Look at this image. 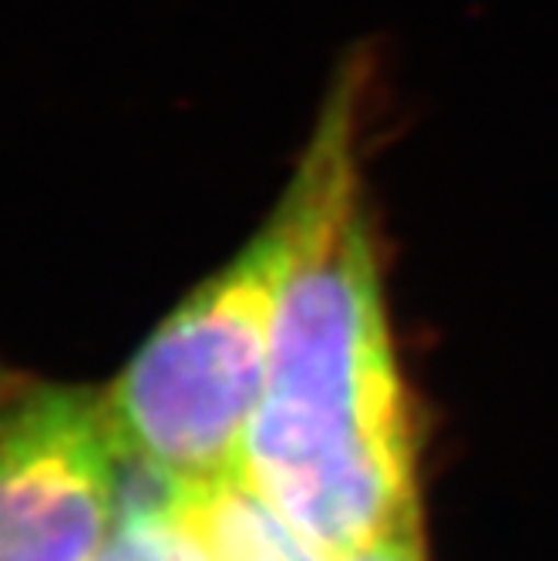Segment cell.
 <instances>
[{"label": "cell", "instance_id": "cell-1", "mask_svg": "<svg viewBox=\"0 0 558 561\" xmlns=\"http://www.w3.org/2000/svg\"><path fill=\"white\" fill-rule=\"evenodd\" d=\"M357 65H343L293 182L303 232L239 474L327 558L418 525L414 431L361 185Z\"/></svg>", "mask_w": 558, "mask_h": 561}, {"label": "cell", "instance_id": "cell-2", "mask_svg": "<svg viewBox=\"0 0 558 561\" xmlns=\"http://www.w3.org/2000/svg\"><path fill=\"white\" fill-rule=\"evenodd\" d=\"M303 232L289 179L263 229L159 327L105 393L118 440L185 481L236 474Z\"/></svg>", "mask_w": 558, "mask_h": 561}, {"label": "cell", "instance_id": "cell-3", "mask_svg": "<svg viewBox=\"0 0 558 561\" xmlns=\"http://www.w3.org/2000/svg\"><path fill=\"white\" fill-rule=\"evenodd\" d=\"M118 447L105 393L0 387V561H94L115 525Z\"/></svg>", "mask_w": 558, "mask_h": 561}, {"label": "cell", "instance_id": "cell-4", "mask_svg": "<svg viewBox=\"0 0 558 561\" xmlns=\"http://www.w3.org/2000/svg\"><path fill=\"white\" fill-rule=\"evenodd\" d=\"M179 522L206 561H330L239 471L192 481Z\"/></svg>", "mask_w": 558, "mask_h": 561}, {"label": "cell", "instance_id": "cell-5", "mask_svg": "<svg viewBox=\"0 0 558 561\" xmlns=\"http://www.w3.org/2000/svg\"><path fill=\"white\" fill-rule=\"evenodd\" d=\"M94 561H206L179 515L115 518Z\"/></svg>", "mask_w": 558, "mask_h": 561}, {"label": "cell", "instance_id": "cell-6", "mask_svg": "<svg viewBox=\"0 0 558 561\" xmlns=\"http://www.w3.org/2000/svg\"><path fill=\"white\" fill-rule=\"evenodd\" d=\"M330 561H428L424 558V545H421V531L418 525H408L394 535H384L364 548H353L340 558Z\"/></svg>", "mask_w": 558, "mask_h": 561}]
</instances>
